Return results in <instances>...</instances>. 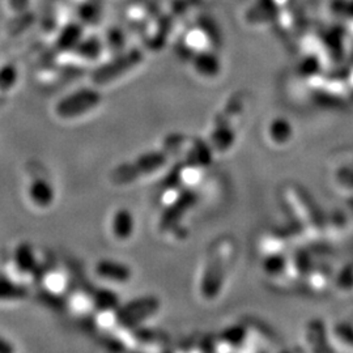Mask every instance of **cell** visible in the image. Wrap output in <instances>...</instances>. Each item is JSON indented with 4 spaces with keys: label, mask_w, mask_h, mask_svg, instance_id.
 <instances>
[{
    "label": "cell",
    "mask_w": 353,
    "mask_h": 353,
    "mask_svg": "<svg viewBox=\"0 0 353 353\" xmlns=\"http://www.w3.org/2000/svg\"><path fill=\"white\" fill-rule=\"evenodd\" d=\"M14 347L6 338L0 336V353H12Z\"/></svg>",
    "instance_id": "obj_17"
},
{
    "label": "cell",
    "mask_w": 353,
    "mask_h": 353,
    "mask_svg": "<svg viewBox=\"0 0 353 353\" xmlns=\"http://www.w3.org/2000/svg\"><path fill=\"white\" fill-rule=\"evenodd\" d=\"M29 199L39 208H49L55 201V190L46 178H36L30 182L28 190Z\"/></svg>",
    "instance_id": "obj_7"
},
{
    "label": "cell",
    "mask_w": 353,
    "mask_h": 353,
    "mask_svg": "<svg viewBox=\"0 0 353 353\" xmlns=\"http://www.w3.org/2000/svg\"><path fill=\"white\" fill-rule=\"evenodd\" d=\"M83 38H84L83 26L79 23H70L59 32L57 38V48L65 52L74 51Z\"/></svg>",
    "instance_id": "obj_9"
},
{
    "label": "cell",
    "mask_w": 353,
    "mask_h": 353,
    "mask_svg": "<svg viewBox=\"0 0 353 353\" xmlns=\"http://www.w3.org/2000/svg\"><path fill=\"white\" fill-rule=\"evenodd\" d=\"M161 303L154 296H141L122 305L115 310L112 316V326L123 332L141 326L147 319L154 316Z\"/></svg>",
    "instance_id": "obj_1"
},
{
    "label": "cell",
    "mask_w": 353,
    "mask_h": 353,
    "mask_svg": "<svg viewBox=\"0 0 353 353\" xmlns=\"http://www.w3.org/2000/svg\"><path fill=\"white\" fill-rule=\"evenodd\" d=\"M130 335V343L137 344L138 347H150V345H160L166 341L164 334L161 331L153 330V328H145L143 326L134 328L131 331H127Z\"/></svg>",
    "instance_id": "obj_10"
},
{
    "label": "cell",
    "mask_w": 353,
    "mask_h": 353,
    "mask_svg": "<svg viewBox=\"0 0 353 353\" xmlns=\"http://www.w3.org/2000/svg\"><path fill=\"white\" fill-rule=\"evenodd\" d=\"M112 232L117 240L127 241L134 236L135 217L127 208H119L113 214Z\"/></svg>",
    "instance_id": "obj_8"
},
{
    "label": "cell",
    "mask_w": 353,
    "mask_h": 353,
    "mask_svg": "<svg viewBox=\"0 0 353 353\" xmlns=\"http://www.w3.org/2000/svg\"><path fill=\"white\" fill-rule=\"evenodd\" d=\"M96 274L103 280L115 284H126L132 278L131 267L114 259L99 261L96 265Z\"/></svg>",
    "instance_id": "obj_6"
},
{
    "label": "cell",
    "mask_w": 353,
    "mask_h": 353,
    "mask_svg": "<svg viewBox=\"0 0 353 353\" xmlns=\"http://www.w3.org/2000/svg\"><path fill=\"white\" fill-rule=\"evenodd\" d=\"M103 46H105V43L102 42L100 38L90 36V37L83 38L80 41V43L76 46L74 52L81 59L92 62V61H96L101 57Z\"/></svg>",
    "instance_id": "obj_13"
},
{
    "label": "cell",
    "mask_w": 353,
    "mask_h": 353,
    "mask_svg": "<svg viewBox=\"0 0 353 353\" xmlns=\"http://www.w3.org/2000/svg\"><path fill=\"white\" fill-rule=\"evenodd\" d=\"M143 62V52L139 49H130L114 55L113 59L100 65L93 74L92 81L96 85H106L128 74Z\"/></svg>",
    "instance_id": "obj_3"
},
{
    "label": "cell",
    "mask_w": 353,
    "mask_h": 353,
    "mask_svg": "<svg viewBox=\"0 0 353 353\" xmlns=\"http://www.w3.org/2000/svg\"><path fill=\"white\" fill-rule=\"evenodd\" d=\"M265 138L268 143H272V145H287V143L293 138L290 122L278 118L274 119L267 127Z\"/></svg>",
    "instance_id": "obj_11"
},
{
    "label": "cell",
    "mask_w": 353,
    "mask_h": 353,
    "mask_svg": "<svg viewBox=\"0 0 353 353\" xmlns=\"http://www.w3.org/2000/svg\"><path fill=\"white\" fill-rule=\"evenodd\" d=\"M19 80V70L14 64H4L0 67V90L8 92L14 88Z\"/></svg>",
    "instance_id": "obj_16"
},
{
    "label": "cell",
    "mask_w": 353,
    "mask_h": 353,
    "mask_svg": "<svg viewBox=\"0 0 353 353\" xmlns=\"http://www.w3.org/2000/svg\"><path fill=\"white\" fill-rule=\"evenodd\" d=\"M105 45L109 50L113 52V55H117V54L125 51V46H126L125 33L119 28H110L106 32Z\"/></svg>",
    "instance_id": "obj_15"
},
{
    "label": "cell",
    "mask_w": 353,
    "mask_h": 353,
    "mask_svg": "<svg viewBox=\"0 0 353 353\" xmlns=\"http://www.w3.org/2000/svg\"><path fill=\"white\" fill-rule=\"evenodd\" d=\"M101 101V93L97 89H77L58 101L55 114L62 119H75L96 109Z\"/></svg>",
    "instance_id": "obj_4"
},
{
    "label": "cell",
    "mask_w": 353,
    "mask_h": 353,
    "mask_svg": "<svg viewBox=\"0 0 353 353\" xmlns=\"http://www.w3.org/2000/svg\"><path fill=\"white\" fill-rule=\"evenodd\" d=\"M77 17L84 26H96L101 21L102 7L100 3L89 0L80 4L77 8Z\"/></svg>",
    "instance_id": "obj_14"
},
{
    "label": "cell",
    "mask_w": 353,
    "mask_h": 353,
    "mask_svg": "<svg viewBox=\"0 0 353 353\" xmlns=\"http://www.w3.org/2000/svg\"><path fill=\"white\" fill-rule=\"evenodd\" d=\"M29 296V290L24 284L13 279L0 275V301H17Z\"/></svg>",
    "instance_id": "obj_12"
},
{
    "label": "cell",
    "mask_w": 353,
    "mask_h": 353,
    "mask_svg": "<svg viewBox=\"0 0 353 353\" xmlns=\"http://www.w3.org/2000/svg\"><path fill=\"white\" fill-rule=\"evenodd\" d=\"M13 270L20 276H30L39 280L42 272V265L37 261L36 252L29 242H20L12 254Z\"/></svg>",
    "instance_id": "obj_5"
},
{
    "label": "cell",
    "mask_w": 353,
    "mask_h": 353,
    "mask_svg": "<svg viewBox=\"0 0 353 353\" xmlns=\"http://www.w3.org/2000/svg\"><path fill=\"white\" fill-rule=\"evenodd\" d=\"M168 163L166 152L151 151L140 154L134 161L118 165L112 173V179L115 185L123 186L132 183L141 176H150L161 170Z\"/></svg>",
    "instance_id": "obj_2"
}]
</instances>
